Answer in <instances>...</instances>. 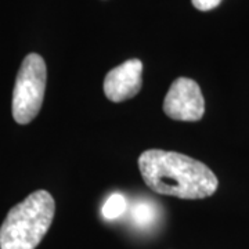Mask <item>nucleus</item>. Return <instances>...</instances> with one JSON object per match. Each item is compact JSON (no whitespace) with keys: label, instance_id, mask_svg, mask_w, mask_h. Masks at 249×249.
Returning a JSON list of instances; mask_svg holds the SVG:
<instances>
[{"label":"nucleus","instance_id":"1","mask_svg":"<svg viewBox=\"0 0 249 249\" xmlns=\"http://www.w3.org/2000/svg\"><path fill=\"white\" fill-rule=\"evenodd\" d=\"M142 180L154 193L181 199H202L216 193L219 180L205 163L184 154L147 150L139 157Z\"/></svg>","mask_w":249,"mask_h":249},{"label":"nucleus","instance_id":"2","mask_svg":"<svg viewBox=\"0 0 249 249\" xmlns=\"http://www.w3.org/2000/svg\"><path fill=\"white\" fill-rule=\"evenodd\" d=\"M55 202L37 190L10 209L0 227V249H35L53 223Z\"/></svg>","mask_w":249,"mask_h":249},{"label":"nucleus","instance_id":"3","mask_svg":"<svg viewBox=\"0 0 249 249\" xmlns=\"http://www.w3.org/2000/svg\"><path fill=\"white\" fill-rule=\"evenodd\" d=\"M47 70L43 57L28 54L21 64L13 91V118L19 124L35 119L45 98Z\"/></svg>","mask_w":249,"mask_h":249},{"label":"nucleus","instance_id":"4","mask_svg":"<svg viewBox=\"0 0 249 249\" xmlns=\"http://www.w3.org/2000/svg\"><path fill=\"white\" fill-rule=\"evenodd\" d=\"M163 112L175 121H199L205 114V100L199 85L190 78H178L165 96Z\"/></svg>","mask_w":249,"mask_h":249},{"label":"nucleus","instance_id":"5","mask_svg":"<svg viewBox=\"0 0 249 249\" xmlns=\"http://www.w3.org/2000/svg\"><path fill=\"white\" fill-rule=\"evenodd\" d=\"M142 62L137 58L127 60L108 72L104 79V93L112 103L133 98L142 89Z\"/></svg>","mask_w":249,"mask_h":249},{"label":"nucleus","instance_id":"6","mask_svg":"<svg viewBox=\"0 0 249 249\" xmlns=\"http://www.w3.org/2000/svg\"><path fill=\"white\" fill-rule=\"evenodd\" d=\"M126 208H127L126 198L122 194L115 193V194L108 196V199L103 206V216L107 220H114L124 213Z\"/></svg>","mask_w":249,"mask_h":249},{"label":"nucleus","instance_id":"7","mask_svg":"<svg viewBox=\"0 0 249 249\" xmlns=\"http://www.w3.org/2000/svg\"><path fill=\"white\" fill-rule=\"evenodd\" d=\"M133 220L139 226H148L154 220V209L147 202H139L133 208Z\"/></svg>","mask_w":249,"mask_h":249},{"label":"nucleus","instance_id":"8","mask_svg":"<svg viewBox=\"0 0 249 249\" xmlns=\"http://www.w3.org/2000/svg\"><path fill=\"white\" fill-rule=\"evenodd\" d=\"M193 1V6L199 11H209V10H213L214 7H217L222 0H191Z\"/></svg>","mask_w":249,"mask_h":249}]
</instances>
